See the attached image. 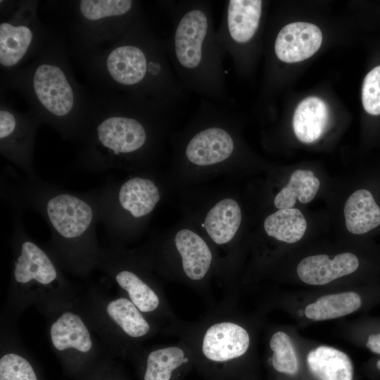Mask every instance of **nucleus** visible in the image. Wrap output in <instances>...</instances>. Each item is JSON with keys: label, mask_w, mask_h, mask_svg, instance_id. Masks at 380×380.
I'll return each mask as SVG.
<instances>
[{"label": "nucleus", "mask_w": 380, "mask_h": 380, "mask_svg": "<svg viewBox=\"0 0 380 380\" xmlns=\"http://www.w3.org/2000/svg\"><path fill=\"white\" fill-rule=\"evenodd\" d=\"M175 104L98 89L77 144L75 166L91 173L134 170L158 154Z\"/></svg>", "instance_id": "f257e3e1"}, {"label": "nucleus", "mask_w": 380, "mask_h": 380, "mask_svg": "<svg viewBox=\"0 0 380 380\" xmlns=\"http://www.w3.org/2000/svg\"><path fill=\"white\" fill-rule=\"evenodd\" d=\"M1 87L21 95L42 124L49 125L65 140L79 142L89 111L91 91L77 82L69 50L60 34L51 31L33 58L1 75Z\"/></svg>", "instance_id": "f03ea898"}, {"label": "nucleus", "mask_w": 380, "mask_h": 380, "mask_svg": "<svg viewBox=\"0 0 380 380\" xmlns=\"http://www.w3.org/2000/svg\"><path fill=\"white\" fill-rule=\"evenodd\" d=\"M79 58L92 88L172 104L186 96L145 16L113 44Z\"/></svg>", "instance_id": "7ed1b4c3"}, {"label": "nucleus", "mask_w": 380, "mask_h": 380, "mask_svg": "<svg viewBox=\"0 0 380 380\" xmlns=\"http://www.w3.org/2000/svg\"><path fill=\"white\" fill-rule=\"evenodd\" d=\"M1 186V196L13 208H30L41 215L51 231V247L63 265L83 272L97 263L99 219L94 191H71L39 177Z\"/></svg>", "instance_id": "20e7f679"}, {"label": "nucleus", "mask_w": 380, "mask_h": 380, "mask_svg": "<svg viewBox=\"0 0 380 380\" xmlns=\"http://www.w3.org/2000/svg\"><path fill=\"white\" fill-rule=\"evenodd\" d=\"M172 30L163 41L173 71L187 93L223 105L227 100L223 65L210 4L205 0L162 1Z\"/></svg>", "instance_id": "39448f33"}, {"label": "nucleus", "mask_w": 380, "mask_h": 380, "mask_svg": "<svg viewBox=\"0 0 380 380\" xmlns=\"http://www.w3.org/2000/svg\"><path fill=\"white\" fill-rule=\"evenodd\" d=\"M235 127L230 109L201 99L192 120L177 137V156L198 167L230 162L238 150Z\"/></svg>", "instance_id": "423d86ee"}, {"label": "nucleus", "mask_w": 380, "mask_h": 380, "mask_svg": "<svg viewBox=\"0 0 380 380\" xmlns=\"http://www.w3.org/2000/svg\"><path fill=\"white\" fill-rule=\"evenodd\" d=\"M93 191L99 222L115 239L141 230L162 198L158 182L145 175H132L122 182L109 180Z\"/></svg>", "instance_id": "0eeeda50"}, {"label": "nucleus", "mask_w": 380, "mask_h": 380, "mask_svg": "<svg viewBox=\"0 0 380 380\" xmlns=\"http://www.w3.org/2000/svg\"><path fill=\"white\" fill-rule=\"evenodd\" d=\"M71 3L72 49L79 58L113 44L145 16L140 2L136 0Z\"/></svg>", "instance_id": "6e6552de"}, {"label": "nucleus", "mask_w": 380, "mask_h": 380, "mask_svg": "<svg viewBox=\"0 0 380 380\" xmlns=\"http://www.w3.org/2000/svg\"><path fill=\"white\" fill-rule=\"evenodd\" d=\"M0 67L1 75L33 58L51 32L38 15L39 1H0Z\"/></svg>", "instance_id": "1a4fd4ad"}, {"label": "nucleus", "mask_w": 380, "mask_h": 380, "mask_svg": "<svg viewBox=\"0 0 380 380\" xmlns=\"http://www.w3.org/2000/svg\"><path fill=\"white\" fill-rule=\"evenodd\" d=\"M263 4L261 0L225 1L215 38L223 53L232 58L237 72L247 66L248 51L258 33Z\"/></svg>", "instance_id": "9d476101"}, {"label": "nucleus", "mask_w": 380, "mask_h": 380, "mask_svg": "<svg viewBox=\"0 0 380 380\" xmlns=\"http://www.w3.org/2000/svg\"><path fill=\"white\" fill-rule=\"evenodd\" d=\"M0 153L18 167L27 178H38L34 168L37 132L42 122L30 111L14 108L1 94Z\"/></svg>", "instance_id": "9b49d317"}, {"label": "nucleus", "mask_w": 380, "mask_h": 380, "mask_svg": "<svg viewBox=\"0 0 380 380\" xmlns=\"http://www.w3.org/2000/svg\"><path fill=\"white\" fill-rule=\"evenodd\" d=\"M322 34L312 23L295 22L284 25L274 42V55L280 61L291 63L305 60L320 48Z\"/></svg>", "instance_id": "f8f14e48"}, {"label": "nucleus", "mask_w": 380, "mask_h": 380, "mask_svg": "<svg viewBox=\"0 0 380 380\" xmlns=\"http://www.w3.org/2000/svg\"><path fill=\"white\" fill-rule=\"evenodd\" d=\"M359 265L358 258L350 252L341 253L332 258L316 255L301 260L296 272L303 282L322 286L355 272Z\"/></svg>", "instance_id": "ddd939ff"}, {"label": "nucleus", "mask_w": 380, "mask_h": 380, "mask_svg": "<svg viewBox=\"0 0 380 380\" xmlns=\"http://www.w3.org/2000/svg\"><path fill=\"white\" fill-rule=\"evenodd\" d=\"M249 343V335L242 327L232 322H221L206 331L202 350L209 360L224 362L243 355Z\"/></svg>", "instance_id": "4468645a"}, {"label": "nucleus", "mask_w": 380, "mask_h": 380, "mask_svg": "<svg viewBox=\"0 0 380 380\" xmlns=\"http://www.w3.org/2000/svg\"><path fill=\"white\" fill-rule=\"evenodd\" d=\"M175 243L186 275L192 280L203 279L212 262V253L205 241L193 230L184 228L176 233Z\"/></svg>", "instance_id": "2eb2a0df"}, {"label": "nucleus", "mask_w": 380, "mask_h": 380, "mask_svg": "<svg viewBox=\"0 0 380 380\" xmlns=\"http://www.w3.org/2000/svg\"><path fill=\"white\" fill-rule=\"evenodd\" d=\"M97 263L113 275L120 288L127 291L129 300L142 312L155 310L159 298L154 291L133 271L118 267L103 251L99 252Z\"/></svg>", "instance_id": "dca6fc26"}, {"label": "nucleus", "mask_w": 380, "mask_h": 380, "mask_svg": "<svg viewBox=\"0 0 380 380\" xmlns=\"http://www.w3.org/2000/svg\"><path fill=\"white\" fill-rule=\"evenodd\" d=\"M307 365L317 380H353V365L344 352L333 347L322 346L310 350Z\"/></svg>", "instance_id": "f3484780"}, {"label": "nucleus", "mask_w": 380, "mask_h": 380, "mask_svg": "<svg viewBox=\"0 0 380 380\" xmlns=\"http://www.w3.org/2000/svg\"><path fill=\"white\" fill-rule=\"evenodd\" d=\"M241 223L240 205L231 198L217 202L208 210L204 220L207 234L213 241L219 245L229 242L238 232Z\"/></svg>", "instance_id": "a211bd4d"}, {"label": "nucleus", "mask_w": 380, "mask_h": 380, "mask_svg": "<svg viewBox=\"0 0 380 380\" xmlns=\"http://www.w3.org/2000/svg\"><path fill=\"white\" fill-rule=\"evenodd\" d=\"M329 120V109L319 98L310 96L297 106L293 118L294 133L301 142L309 144L323 134Z\"/></svg>", "instance_id": "6ab92c4d"}, {"label": "nucleus", "mask_w": 380, "mask_h": 380, "mask_svg": "<svg viewBox=\"0 0 380 380\" xmlns=\"http://www.w3.org/2000/svg\"><path fill=\"white\" fill-rule=\"evenodd\" d=\"M50 338L53 347L59 351L74 349L87 353L93 345L89 329L82 319L72 312H63L52 323Z\"/></svg>", "instance_id": "aec40b11"}, {"label": "nucleus", "mask_w": 380, "mask_h": 380, "mask_svg": "<svg viewBox=\"0 0 380 380\" xmlns=\"http://www.w3.org/2000/svg\"><path fill=\"white\" fill-rule=\"evenodd\" d=\"M347 229L354 234H363L380 224V208L372 194L366 189L353 193L343 209Z\"/></svg>", "instance_id": "412c9836"}, {"label": "nucleus", "mask_w": 380, "mask_h": 380, "mask_svg": "<svg viewBox=\"0 0 380 380\" xmlns=\"http://www.w3.org/2000/svg\"><path fill=\"white\" fill-rule=\"evenodd\" d=\"M362 304V297L357 292L331 293L308 304L305 309V315L314 321L329 320L350 315L360 309Z\"/></svg>", "instance_id": "4be33fe9"}, {"label": "nucleus", "mask_w": 380, "mask_h": 380, "mask_svg": "<svg viewBox=\"0 0 380 380\" xmlns=\"http://www.w3.org/2000/svg\"><path fill=\"white\" fill-rule=\"evenodd\" d=\"M264 229L269 236L275 239L293 243L302 239L307 222L298 208H284L268 215L263 223Z\"/></svg>", "instance_id": "5701e85b"}, {"label": "nucleus", "mask_w": 380, "mask_h": 380, "mask_svg": "<svg viewBox=\"0 0 380 380\" xmlns=\"http://www.w3.org/2000/svg\"><path fill=\"white\" fill-rule=\"evenodd\" d=\"M320 182L313 172L308 170H296L291 175L289 182L274 199L277 209L291 208L296 199L302 203H308L316 196Z\"/></svg>", "instance_id": "b1692460"}, {"label": "nucleus", "mask_w": 380, "mask_h": 380, "mask_svg": "<svg viewBox=\"0 0 380 380\" xmlns=\"http://www.w3.org/2000/svg\"><path fill=\"white\" fill-rule=\"evenodd\" d=\"M106 311L111 320L131 337H141L149 331V324L141 311L126 298L110 300L106 307Z\"/></svg>", "instance_id": "393cba45"}, {"label": "nucleus", "mask_w": 380, "mask_h": 380, "mask_svg": "<svg viewBox=\"0 0 380 380\" xmlns=\"http://www.w3.org/2000/svg\"><path fill=\"white\" fill-rule=\"evenodd\" d=\"M187 362L184 351L178 347L153 350L148 355L144 380H170L172 372Z\"/></svg>", "instance_id": "a878e982"}, {"label": "nucleus", "mask_w": 380, "mask_h": 380, "mask_svg": "<svg viewBox=\"0 0 380 380\" xmlns=\"http://www.w3.org/2000/svg\"><path fill=\"white\" fill-rule=\"evenodd\" d=\"M272 366L277 372L295 375L298 370L296 353L289 336L284 331L273 334L270 341Z\"/></svg>", "instance_id": "bb28decb"}, {"label": "nucleus", "mask_w": 380, "mask_h": 380, "mask_svg": "<svg viewBox=\"0 0 380 380\" xmlns=\"http://www.w3.org/2000/svg\"><path fill=\"white\" fill-rule=\"evenodd\" d=\"M0 380H37L31 364L15 353H6L0 359Z\"/></svg>", "instance_id": "cd10ccee"}, {"label": "nucleus", "mask_w": 380, "mask_h": 380, "mask_svg": "<svg viewBox=\"0 0 380 380\" xmlns=\"http://www.w3.org/2000/svg\"><path fill=\"white\" fill-rule=\"evenodd\" d=\"M362 102L367 113L380 115V65L365 76L362 87Z\"/></svg>", "instance_id": "c85d7f7f"}, {"label": "nucleus", "mask_w": 380, "mask_h": 380, "mask_svg": "<svg viewBox=\"0 0 380 380\" xmlns=\"http://www.w3.org/2000/svg\"><path fill=\"white\" fill-rule=\"evenodd\" d=\"M376 367L380 372V359L376 361Z\"/></svg>", "instance_id": "c756f323"}]
</instances>
